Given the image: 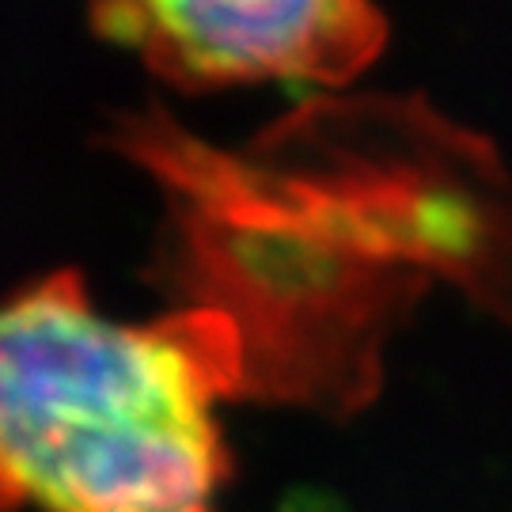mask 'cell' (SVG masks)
I'll list each match as a JSON object with an SVG mask.
<instances>
[{
	"instance_id": "6da1fadb",
	"label": "cell",
	"mask_w": 512,
	"mask_h": 512,
	"mask_svg": "<svg viewBox=\"0 0 512 512\" xmlns=\"http://www.w3.org/2000/svg\"><path fill=\"white\" fill-rule=\"evenodd\" d=\"M239 365L224 315L118 323L73 270L4 300L0 512H213Z\"/></svg>"
},
{
	"instance_id": "7a4b0ae2",
	"label": "cell",
	"mask_w": 512,
	"mask_h": 512,
	"mask_svg": "<svg viewBox=\"0 0 512 512\" xmlns=\"http://www.w3.org/2000/svg\"><path fill=\"white\" fill-rule=\"evenodd\" d=\"M92 19L183 92L251 80L346 84L387 38L384 16L357 0H133L95 8Z\"/></svg>"
}]
</instances>
